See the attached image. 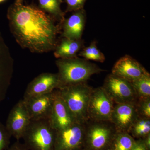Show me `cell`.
I'll return each mask as SVG.
<instances>
[{
	"mask_svg": "<svg viewBox=\"0 0 150 150\" xmlns=\"http://www.w3.org/2000/svg\"><path fill=\"white\" fill-rule=\"evenodd\" d=\"M59 83L58 74L51 73L40 74L28 85L23 99L25 100L52 92L58 88Z\"/></svg>",
	"mask_w": 150,
	"mask_h": 150,
	"instance_id": "8fae6325",
	"label": "cell"
},
{
	"mask_svg": "<svg viewBox=\"0 0 150 150\" xmlns=\"http://www.w3.org/2000/svg\"><path fill=\"white\" fill-rule=\"evenodd\" d=\"M135 141L128 132L117 131L109 150H132Z\"/></svg>",
	"mask_w": 150,
	"mask_h": 150,
	"instance_id": "ffe728a7",
	"label": "cell"
},
{
	"mask_svg": "<svg viewBox=\"0 0 150 150\" xmlns=\"http://www.w3.org/2000/svg\"><path fill=\"white\" fill-rule=\"evenodd\" d=\"M102 87L115 104H135L138 99L131 82L113 74L108 75Z\"/></svg>",
	"mask_w": 150,
	"mask_h": 150,
	"instance_id": "8992f818",
	"label": "cell"
},
{
	"mask_svg": "<svg viewBox=\"0 0 150 150\" xmlns=\"http://www.w3.org/2000/svg\"><path fill=\"white\" fill-rule=\"evenodd\" d=\"M137 99L150 98V74L148 72L144 76L131 82Z\"/></svg>",
	"mask_w": 150,
	"mask_h": 150,
	"instance_id": "44dd1931",
	"label": "cell"
},
{
	"mask_svg": "<svg viewBox=\"0 0 150 150\" xmlns=\"http://www.w3.org/2000/svg\"><path fill=\"white\" fill-rule=\"evenodd\" d=\"M31 119L22 99L12 108L7 119L6 127L11 137L19 141L22 139Z\"/></svg>",
	"mask_w": 150,
	"mask_h": 150,
	"instance_id": "9c48e42d",
	"label": "cell"
},
{
	"mask_svg": "<svg viewBox=\"0 0 150 150\" xmlns=\"http://www.w3.org/2000/svg\"><path fill=\"white\" fill-rule=\"evenodd\" d=\"M84 41L62 38L54 49V55L58 59H67L77 57V54L84 48Z\"/></svg>",
	"mask_w": 150,
	"mask_h": 150,
	"instance_id": "e0dca14e",
	"label": "cell"
},
{
	"mask_svg": "<svg viewBox=\"0 0 150 150\" xmlns=\"http://www.w3.org/2000/svg\"><path fill=\"white\" fill-rule=\"evenodd\" d=\"M134 105L138 116L150 118V98L137 99Z\"/></svg>",
	"mask_w": 150,
	"mask_h": 150,
	"instance_id": "603a6c76",
	"label": "cell"
},
{
	"mask_svg": "<svg viewBox=\"0 0 150 150\" xmlns=\"http://www.w3.org/2000/svg\"><path fill=\"white\" fill-rule=\"evenodd\" d=\"M5 150H29L24 144H22L19 141H17L13 144L9 146Z\"/></svg>",
	"mask_w": 150,
	"mask_h": 150,
	"instance_id": "484cf974",
	"label": "cell"
},
{
	"mask_svg": "<svg viewBox=\"0 0 150 150\" xmlns=\"http://www.w3.org/2000/svg\"><path fill=\"white\" fill-rule=\"evenodd\" d=\"M78 56L88 61L91 60L100 63H103L105 60L104 54L98 48L96 40L92 41L88 47L83 48L79 52Z\"/></svg>",
	"mask_w": 150,
	"mask_h": 150,
	"instance_id": "7402d4cb",
	"label": "cell"
},
{
	"mask_svg": "<svg viewBox=\"0 0 150 150\" xmlns=\"http://www.w3.org/2000/svg\"><path fill=\"white\" fill-rule=\"evenodd\" d=\"M140 139L142 140V143L146 149L149 150H150V134H149L145 138Z\"/></svg>",
	"mask_w": 150,
	"mask_h": 150,
	"instance_id": "83f0119b",
	"label": "cell"
},
{
	"mask_svg": "<svg viewBox=\"0 0 150 150\" xmlns=\"http://www.w3.org/2000/svg\"><path fill=\"white\" fill-rule=\"evenodd\" d=\"M111 72L131 82L148 72L140 63L129 55L120 58L113 66Z\"/></svg>",
	"mask_w": 150,
	"mask_h": 150,
	"instance_id": "9a60e30c",
	"label": "cell"
},
{
	"mask_svg": "<svg viewBox=\"0 0 150 150\" xmlns=\"http://www.w3.org/2000/svg\"><path fill=\"white\" fill-rule=\"evenodd\" d=\"M24 1L15 0L8 11L11 31L17 43L32 53L54 51L62 25L38 7L24 4Z\"/></svg>",
	"mask_w": 150,
	"mask_h": 150,
	"instance_id": "6da1fadb",
	"label": "cell"
},
{
	"mask_svg": "<svg viewBox=\"0 0 150 150\" xmlns=\"http://www.w3.org/2000/svg\"><path fill=\"white\" fill-rule=\"evenodd\" d=\"M49 120L52 128L56 131L66 129L78 123L59 95L57 89L54 91V101Z\"/></svg>",
	"mask_w": 150,
	"mask_h": 150,
	"instance_id": "7c38bea8",
	"label": "cell"
},
{
	"mask_svg": "<svg viewBox=\"0 0 150 150\" xmlns=\"http://www.w3.org/2000/svg\"><path fill=\"white\" fill-rule=\"evenodd\" d=\"M56 64L59 81L57 89L87 83L92 75L104 71L96 64L78 56L71 59H58Z\"/></svg>",
	"mask_w": 150,
	"mask_h": 150,
	"instance_id": "7a4b0ae2",
	"label": "cell"
},
{
	"mask_svg": "<svg viewBox=\"0 0 150 150\" xmlns=\"http://www.w3.org/2000/svg\"><path fill=\"white\" fill-rule=\"evenodd\" d=\"M11 137L6 126L0 122V150H5L9 146Z\"/></svg>",
	"mask_w": 150,
	"mask_h": 150,
	"instance_id": "cb8c5ba5",
	"label": "cell"
},
{
	"mask_svg": "<svg viewBox=\"0 0 150 150\" xmlns=\"http://www.w3.org/2000/svg\"><path fill=\"white\" fill-rule=\"evenodd\" d=\"M128 133L135 140L145 138L150 134V118L138 116Z\"/></svg>",
	"mask_w": 150,
	"mask_h": 150,
	"instance_id": "d6986e66",
	"label": "cell"
},
{
	"mask_svg": "<svg viewBox=\"0 0 150 150\" xmlns=\"http://www.w3.org/2000/svg\"><path fill=\"white\" fill-rule=\"evenodd\" d=\"M86 19V13L84 9L74 12L62 23L61 37L72 40L81 39Z\"/></svg>",
	"mask_w": 150,
	"mask_h": 150,
	"instance_id": "2e32d148",
	"label": "cell"
},
{
	"mask_svg": "<svg viewBox=\"0 0 150 150\" xmlns=\"http://www.w3.org/2000/svg\"><path fill=\"white\" fill-rule=\"evenodd\" d=\"M93 89L87 83L57 89L59 95L78 123H85L88 121V107Z\"/></svg>",
	"mask_w": 150,
	"mask_h": 150,
	"instance_id": "3957f363",
	"label": "cell"
},
{
	"mask_svg": "<svg viewBox=\"0 0 150 150\" xmlns=\"http://www.w3.org/2000/svg\"><path fill=\"white\" fill-rule=\"evenodd\" d=\"M87 0H66L67 8L65 13L84 9V6Z\"/></svg>",
	"mask_w": 150,
	"mask_h": 150,
	"instance_id": "d4e9b609",
	"label": "cell"
},
{
	"mask_svg": "<svg viewBox=\"0 0 150 150\" xmlns=\"http://www.w3.org/2000/svg\"><path fill=\"white\" fill-rule=\"evenodd\" d=\"M54 98V91L46 94L23 99L31 121L49 119Z\"/></svg>",
	"mask_w": 150,
	"mask_h": 150,
	"instance_id": "4fadbf2b",
	"label": "cell"
},
{
	"mask_svg": "<svg viewBox=\"0 0 150 150\" xmlns=\"http://www.w3.org/2000/svg\"><path fill=\"white\" fill-rule=\"evenodd\" d=\"M14 61L0 32V103L5 99L14 72Z\"/></svg>",
	"mask_w": 150,
	"mask_h": 150,
	"instance_id": "30bf717a",
	"label": "cell"
},
{
	"mask_svg": "<svg viewBox=\"0 0 150 150\" xmlns=\"http://www.w3.org/2000/svg\"><path fill=\"white\" fill-rule=\"evenodd\" d=\"M38 7L62 25L64 21L65 12L61 9L62 0H38Z\"/></svg>",
	"mask_w": 150,
	"mask_h": 150,
	"instance_id": "ac0fdd59",
	"label": "cell"
},
{
	"mask_svg": "<svg viewBox=\"0 0 150 150\" xmlns=\"http://www.w3.org/2000/svg\"><path fill=\"white\" fill-rule=\"evenodd\" d=\"M138 116L135 105L115 103L110 121L117 131L128 132Z\"/></svg>",
	"mask_w": 150,
	"mask_h": 150,
	"instance_id": "5bb4252c",
	"label": "cell"
},
{
	"mask_svg": "<svg viewBox=\"0 0 150 150\" xmlns=\"http://www.w3.org/2000/svg\"><path fill=\"white\" fill-rule=\"evenodd\" d=\"M85 123H76L56 131L54 150H83Z\"/></svg>",
	"mask_w": 150,
	"mask_h": 150,
	"instance_id": "ba28073f",
	"label": "cell"
},
{
	"mask_svg": "<svg viewBox=\"0 0 150 150\" xmlns=\"http://www.w3.org/2000/svg\"><path fill=\"white\" fill-rule=\"evenodd\" d=\"M6 0H0V3L3 2L4 1Z\"/></svg>",
	"mask_w": 150,
	"mask_h": 150,
	"instance_id": "f1b7e54d",
	"label": "cell"
},
{
	"mask_svg": "<svg viewBox=\"0 0 150 150\" xmlns=\"http://www.w3.org/2000/svg\"><path fill=\"white\" fill-rule=\"evenodd\" d=\"M114 105L102 86L93 89L88 107V120L110 121Z\"/></svg>",
	"mask_w": 150,
	"mask_h": 150,
	"instance_id": "52a82bcc",
	"label": "cell"
},
{
	"mask_svg": "<svg viewBox=\"0 0 150 150\" xmlns=\"http://www.w3.org/2000/svg\"><path fill=\"white\" fill-rule=\"evenodd\" d=\"M117 131L110 121L88 120L83 150H109Z\"/></svg>",
	"mask_w": 150,
	"mask_h": 150,
	"instance_id": "277c9868",
	"label": "cell"
},
{
	"mask_svg": "<svg viewBox=\"0 0 150 150\" xmlns=\"http://www.w3.org/2000/svg\"><path fill=\"white\" fill-rule=\"evenodd\" d=\"M132 150H149L145 146L141 139L136 140Z\"/></svg>",
	"mask_w": 150,
	"mask_h": 150,
	"instance_id": "4316f807",
	"label": "cell"
},
{
	"mask_svg": "<svg viewBox=\"0 0 150 150\" xmlns=\"http://www.w3.org/2000/svg\"></svg>",
	"mask_w": 150,
	"mask_h": 150,
	"instance_id": "f546056e",
	"label": "cell"
},
{
	"mask_svg": "<svg viewBox=\"0 0 150 150\" xmlns=\"http://www.w3.org/2000/svg\"><path fill=\"white\" fill-rule=\"evenodd\" d=\"M56 131L49 119L31 121L22 139L29 150H54Z\"/></svg>",
	"mask_w": 150,
	"mask_h": 150,
	"instance_id": "5b68a950",
	"label": "cell"
}]
</instances>
